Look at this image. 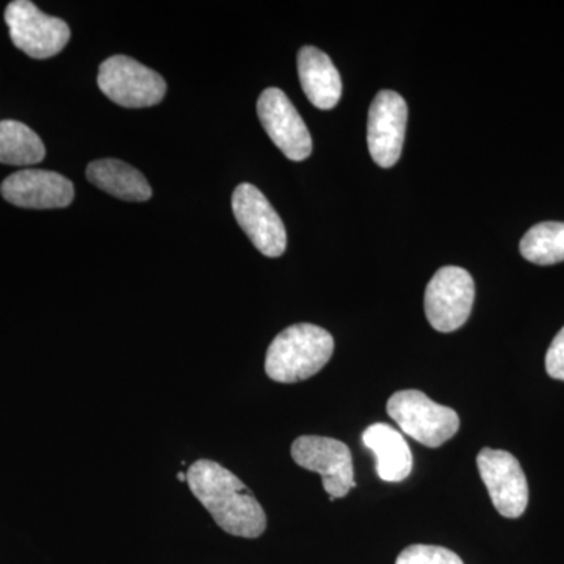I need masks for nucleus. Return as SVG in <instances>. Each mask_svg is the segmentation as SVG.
<instances>
[{"label": "nucleus", "mask_w": 564, "mask_h": 564, "mask_svg": "<svg viewBox=\"0 0 564 564\" xmlns=\"http://www.w3.org/2000/svg\"><path fill=\"white\" fill-rule=\"evenodd\" d=\"M10 39L18 50L36 61L54 57L70 39L69 25L61 18L44 14L29 0H14L6 10Z\"/></svg>", "instance_id": "obj_5"}, {"label": "nucleus", "mask_w": 564, "mask_h": 564, "mask_svg": "<svg viewBox=\"0 0 564 564\" xmlns=\"http://www.w3.org/2000/svg\"><path fill=\"white\" fill-rule=\"evenodd\" d=\"M10 204L24 209H63L74 199V185L68 177L47 170H22L0 185Z\"/></svg>", "instance_id": "obj_12"}, {"label": "nucleus", "mask_w": 564, "mask_h": 564, "mask_svg": "<svg viewBox=\"0 0 564 564\" xmlns=\"http://www.w3.org/2000/svg\"><path fill=\"white\" fill-rule=\"evenodd\" d=\"M87 177L95 187L122 202H148L152 196L147 177L129 163L117 159L91 162L87 169Z\"/></svg>", "instance_id": "obj_15"}, {"label": "nucleus", "mask_w": 564, "mask_h": 564, "mask_svg": "<svg viewBox=\"0 0 564 564\" xmlns=\"http://www.w3.org/2000/svg\"><path fill=\"white\" fill-rule=\"evenodd\" d=\"M475 300L474 278L462 267L437 270L425 291V315L440 333H454L469 321Z\"/></svg>", "instance_id": "obj_6"}, {"label": "nucleus", "mask_w": 564, "mask_h": 564, "mask_svg": "<svg viewBox=\"0 0 564 564\" xmlns=\"http://www.w3.org/2000/svg\"><path fill=\"white\" fill-rule=\"evenodd\" d=\"M177 480L187 481V474H184V473L177 474Z\"/></svg>", "instance_id": "obj_20"}, {"label": "nucleus", "mask_w": 564, "mask_h": 564, "mask_svg": "<svg viewBox=\"0 0 564 564\" xmlns=\"http://www.w3.org/2000/svg\"><path fill=\"white\" fill-rule=\"evenodd\" d=\"M388 414L404 434L430 448L441 447L459 430V415L452 408L433 402L415 389L393 393Z\"/></svg>", "instance_id": "obj_3"}, {"label": "nucleus", "mask_w": 564, "mask_h": 564, "mask_svg": "<svg viewBox=\"0 0 564 564\" xmlns=\"http://www.w3.org/2000/svg\"><path fill=\"white\" fill-rule=\"evenodd\" d=\"M232 212L248 239L267 258H280L288 247V232L280 215L258 187L240 184L234 191Z\"/></svg>", "instance_id": "obj_8"}, {"label": "nucleus", "mask_w": 564, "mask_h": 564, "mask_svg": "<svg viewBox=\"0 0 564 564\" xmlns=\"http://www.w3.org/2000/svg\"><path fill=\"white\" fill-rule=\"evenodd\" d=\"M187 485L223 532L232 536H261L267 516L250 489L231 470L212 459H198L188 467Z\"/></svg>", "instance_id": "obj_1"}, {"label": "nucleus", "mask_w": 564, "mask_h": 564, "mask_svg": "<svg viewBox=\"0 0 564 564\" xmlns=\"http://www.w3.org/2000/svg\"><path fill=\"white\" fill-rule=\"evenodd\" d=\"M46 155L43 140L24 122L0 121V163L31 166Z\"/></svg>", "instance_id": "obj_16"}, {"label": "nucleus", "mask_w": 564, "mask_h": 564, "mask_svg": "<svg viewBox=\"0 0 564 564\" xmlns=\"http://www.w3.org/2000/svg\"><path fill=\"white\" fill-rule=\"evenodd\" d=\"M293 462L303 469L321 475L329 500L343 499L355 488V469L350 448L343 441L325 436H302L292 444Z\"/></svg>", "instance_id": "obj_7"}, {"label": "nucleus", "mask_w": 564, "mask_h": 564, "mask_svg": "<svg viewBox=\"0 0 564 564\" xmlns=\"http://www.w3.org/2000/svg\"><path fill=\"white\" fill-rule=\"evenodd\" d=\"M408 106L399 93L381 90L375 96L367 121V144L373 162L391 169L402 155Z\"/></svg>", "instance_id": "obj_11"}, {"label": "nucleus", "mask_w": 564, "mask_h": 564, "mask_svg": "<svg viewBox=\"0 0 564 564\" xmlns=\"http://www.w3.org/2000/svg\"><path fill=\"white\" fill-rule=\"evenodd\" d=\"M98 87L104 95L126 109H144L162 102L166 82L128 55H113L99 66Z\"/></svg>", "instance_id": "obj_4"}, {"label": "nucleus", "mask_w": 564, "mask_h": 564, "mask_svg": "<svg viewBox=\"0 0 564 564\" xmlns=\"http://www.w3.org/2000/svg\"><path fill=\"white\" fill-rule=\"evenodd\" d=\"M258 115L263 129L289 161L302 162L310 158L313 137L284 91L280 88L262 91Z\"/></svg>", "instance_id": "obj_10"}, {"label": "nucleus", "mask_w": 564, "mask_h": 564, "mask_svg": "<svg viewBox=\"0 0 564 564\" xmlns=\"http://www.w3.org/2000/svg\"><path fill=\"white\" fill-rule=\"evenodd\" d=\"M395 564H464L459 555L441 545L413 544L404 549Z\"/></svg>", "instance_id": "obj_18"}, {"label": "nucleus", "mask_w": 564, "mask_h": 564, "mask_svg": "<svg viewBox=\"0 0 564 564\" xmlns=\"http://www.w3.org/2000/svg\"><path fill=\"white\" fill-rule=\"evenodd\" d=\"M362 443L377 458L378 477L399 484L413 470V454L402 434L386 423H375L362 434Z\"/></svg>", "instance_id": "obj_14"}, {"label": "nucleus", "mask_w": 564, "mask_h": 564, "mask_svg": "<svg viewBox=\"0 0 564 564\" xmlns=\"http://www.w3.org/2000/svg\"><path fill=\"white\" fill-rule=\"evenodd\" d=\"M334 351L332 334L313 323L289 326L274 337L265 356V373L276 383L292 384L321 372Z\"/></svg>", "instance_id": "obj_2"}, {"label": "nucleus", "mask_w": 564, "mask_h": 564, "mask_svg": "<svg viewBox=\"0 0 564 564\" xmlns=\"http://www.w3.org/2000/svg\"><path fill=\"white\" fill-rule=\"evenodd\" d=\"M299 76L304 95L321 110H332L343 96V79L332 58L314 46L299 52Z\"/></svg>", "instance_id": "obj_13"}, {"label": "nucleus", "mask_w": 564, "mask_h": 564, "mask_svg": "<svg viewBox=\"0 0 564 564\" xmlns=\"http://www.w3.org/2000/svg\"><path fill=\"white\" fill-rule=\"evenodd\" d=\"M545 370L554 380L564 381V328L556 334L545 355Z\"/></svg>", "instance_id": "obj_19"}, {"label": "nucleus", "mask_w": 564, "mask_h": 564, "mask_svg": "<svg viewBox=\"0 0 564 564\" xmlns=\"http://www.w3.org/2000/svg\"><path fill=\"white\" fill-rule=\"evenodd\" d=\"M522 258L536 265H554L564 261V223H538L525 232L519 245Z\"/></svg>", "instance_id": "obj_17"}, {"label": "nucleus", "mask_w": 564, "mask_h": 564, "mask_svg": "<svg viewBox=\"0 0 564 564\" xmlns=\"http://www.w3.org/2000/svg\"><path fill=\"white\" fill-rule=\"evenodd\" d=\"M481 480L503 518H521L529 505V484L521 463L510 452L484 448L477 456Z\"/></svg>", "instance_id": "obj_9"}]
</instances>
